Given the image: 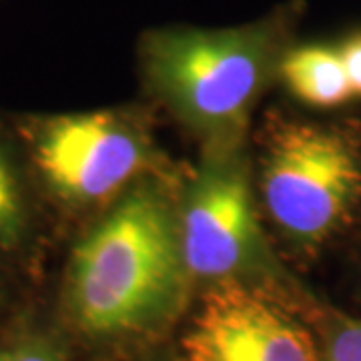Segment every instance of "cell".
Returning a JSON list of instances; mask_svg holds the SVG:
<instances>
[{
	"mask_svg": "<svg viewBox=\"0 0 361 361\" xmlns=\"http://www.w3.org/2000/svg\"><path fill=\"white\" fill-rule=\"evenodd\" d=\"M2 293H4V289H2V277H0V299H2Z\"/></svg>",
	"mask_w": 361,
	"mask_h": 361,
	"instance_id": "13",
	"label": "cell"
},
{
	"mask_svg": "<svg viewBox=\"0 0 361 361\" xmlns=\"http://www.w3.org/2000/svg\"><path fill=\"white\" fill-rule=\"evenodd\" d=\"M261 197L289 241L319 249L360 207L361 155L336 129L279 121L261 157Z\"/></svg>",
	"mask_w": 361,
	"mask_h": 361,
	"instance_id": "3",
	"label": "cell"
},
{
	"mask_svg": "<svg viewBox=\"0 0 361 361\" xmlns=\"http://www.w3.org/2000/svg\"><path fill=\"white\" fill-rule=\"evenodd\" d=\"M277 73L295 99L315 109H336L353 99L337 47H295L283 52Z\"/></svg>",
	"mask_w": 361,
	"mask_h": 361,
	"instance_id": "8",
	"label": "cell"
},
{
	"mask_svg": "<svg viewBox=\"0 0 361 361\" xmlns=\"http://www.w3.org/2000/svg\"><path fill=\"white\" fill-rule=\"evenodd\" d=\"M323 361H361V322L336 315L325 329Z\"/></svg>",
	"mask_w": 361,
	"mask_h": 361,
	"instance_id": "9",
	"label": "cell"
},
{
	"mask_svg": "<svg viewBox=\"0 0 361 361\" xmlns=\"http://www.w3.org/2000/svg\"><path fill=\"white\" fill-rule=\"evenodd\" d=\"M191 275L179 213L155 183H137L80 237L63 281L68 322L90 339L142 334L179 310Z\"/></svg>",
	"mask_w": 361,
	"mask_h": 361,
	"instance_id": "1",
	"label": "cell"
},
{
	"mask_svg": "<svg viewBox=\"0 0 361 361\" xmlns=\"http://www.w3.org/2000/svg\"><path fill=\"white\" fill-rule=\"evenodd\" d=\"M273 20L235 28H161L141 42L147 85L180 121L213 142L237 147L259 92L281 63Z\"/></svg>",
	"mask_w": 361,
	"mask_h": 361,
	"instance_id": "2",
	"label": "cell"
},
{
	"mask_svg": "<svg viewBox=\"0 0 361 361\" xmlns=\"http://www.w3.org/2000/svg\"><path fill=\"white\" fill-rule=\"evenodd\" d=\"M13 361H65L61 345L47 336H30L14 348Z\"/></svg>",
	"mask_w": 361,
	"mask_h": 361,
	"instance_id": "10",
	"label": "cell"
},
{
	"mask_svg": "<svg viewBox=\"0 0 361 361\" xmlns=\"http://www.w3.org/2000/svg\"><path fill=\"white\" fill-rule=\"evenodd\" d=\"M183 259L191 279L227 281L269 267L249 169L237 147L213 149L179 211Z\"/></svg>",
	"mask_w": 361,
	"mask_h": 361,
	"instance_id": "5",
	"label": "cell"
},
{
	"mask_svg": "<svg viewBox=\"0 0 361 361\" xmlns=\"http://www.w3.org/2000/svg\"><path fill=\"white\" fill-rule=\"evenodd\" d=\"M14 133L37 189L68 209L106 203L153 163V142L121 111L23 116Z\"/></svg>",
	"mask_w": 361,
	"mask_h": 361,
	"instance_id": "4",
	"label": "cell"
},
{
	"mask_svg": "<svg viewBox=\"0 0 361 361\" xmlns=\"http://www.w3.org/2000/svg\"><path fill=\"white\" fill-rule=\"evenodd\" d=\"M14 351L13 349H0V361H13Z\"/></svg>",
	"mask_w": 361,
	"mask_h": 361,
	"instance_id": "12",
	"label": "cell"
},
{
	"mask_svg": "<svg viewBox=\"0 0 361 361\" xmlns=\"http://www.w3.org/2000/svg\"><path fill=\"white\" fill-rule=\"evenodd\" d=\"M180 361H323L310 329L243 279L207 289L180 339Z\"/></svg>",
	"mask_w": 361,
	"mask_h": 361,
	"instance_id": "6",
	"label": "cell"
},
{
	"mask_svg": "<svg viewBox=\"0 0 361 361\" xmlns=\"http://www.w3.org/2000/svg\"><path fill=\"white\" fill-rule=\"evenodd\" d=\"M35 189L37 183L16 133L11 135L0 127V267L32 259L39 241Z\"/></svg>",
	"mask_w": 361,
	"mask_h": 361,
	"instance_id": "7",
	"label": "cell"
},
{
	"mask_svg": "<svg viewBox=\"0 0 361 361\" xmlns=\"http://www.w3.org/2000/svg\"><path fill=\"white\" fill-rule=\"evenodd\" d=\"M353 97H361V30L348 35L337 44Z\"/></svg>",
	"mask_w": 361,
	"mask_h": 361,
	"instance_id": "11",
	"label": "cell"
}]
</instances>
